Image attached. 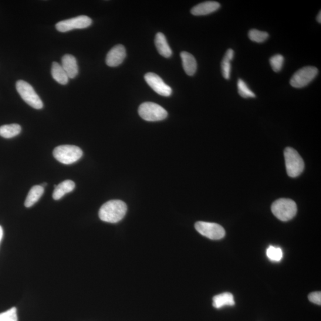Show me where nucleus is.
<instances>
[{"label":"nucleus","instance_id":"obj_1","mask_svg":"<svg viewBox=\"0 0 321 321\" xmlns=\"http://www.w3.org/2000/svg\"><path fill=\"white\" fill-rule=\"evenodd\" d=\"M127 205L120 200L108 201L101 207L99 217L101 220L110 223L119 222L126 215Z\"/></svg>","mask_w":321,"mask_h":321},{"label":"nucleus","instance_id":"obj_2","mask_svg":"<svg viewBox=\"0 0 321 321\" xmlns=\"http://www.w3.org/2000/svg\"><path fill=\"white\" fill-rule=\"evenodd\" d=\"M271 211L276 217L282 221H288L295 217L297 205L292 199L281 198L273 203Z\"/></svg>","mask_w":321,"mask_h":321},{"label":"nucleus","instance_id":"obj_3","mask_svg":"<svg viewBox=\"0 0 321 321\" xmlns=\"http://www.w3.org/2000/svg\"><path fill=\"white\" fill-rule=\"evenodd\" d=\"M53 155L60 163L69 165L80 160L82 157L83 152L75 145H60L54 150Z\"/></svg>","mask_w":321,"mask_h":321},{"label":"nucleus","instance_id":"obj_4","mask_svg":"<svg viewBox=\"0 0 321 321\" xmlns=\"http://www.w3.org/2000/svg\"><path fill=\"white\" fill-rule=\"evenodd\" d=\"M285 158L287 174L291 177H298L305 168L303 159L292 148H287L285 151Z\"/></svg>","mask_w":321,"mask_h":321},{"label":"nucleus","instance_id":"obj_5","mask_svg":"<svg viewBox=\"0 0 321 321\" xmlns=\"http://www.w3.org/2000/svg\"><path fill=\"white\" fill-rule=\"evenodd\" d=\"M16 87L20 97L29 106L36 110L42 109L43 104L42 100L29 83L19 80L16 82Z\"/></svg>","mask_w":321,"mask_h":321},{"label":"nucleus","instance_id":"obj_6","mask_svg":"<svg viewBox=\"0 0 321 321\" xmlns=\"http://www.w3.org/2000/svg\"><path fill=\"white\" fill-rule=\"evenodd\" d=\"M138 113L142 119L148 121L163 120L168 116L167 111L163 107L151 102L142 104L139 107Z\"/></svg>","mask_w":321,"mask_h":321},{"label":"nucleus","instance_id":"obj_7","mask_svg":"<svg viewBox=\"0 0 321 321\" xmlns=\"http://www.w3.org/2000/svg\"><path fill=\"white\" fill-rule=\"evenodd\" d=\"M318 74V69L313 66H306L293 74L290 83L295 88H302L312 82Z\"/></svg>","mask_w":321,"mask_h":321},{"label":"nucleus","instance_id":"obj_8","mask_svg":"<svg viewBox=\"0 0 321 321\" xmlns=\"http://www.w3.org/2000/svg\"><path fill=\"white\" fill-rule=\"evenodd\" d=\"M93 20L87 16H79L72 19L62 20L57 23L56 28L60 32H67L73 29L88 28Z\"/></svg>","mask_w":321,"mask_h":321},{"label":"nucleus","instance_id":"obj_9","mask_svg":"<svg viewBox=\"0 0 321 321\" xmlns=\"http://www.w3.org/2000/svg\"><path fill=\"white\" fill-rule=\"evenodd\" d=\"M195 227L201 235L211 240L221 239L225 235L224 228L217 223L198 221Z\"/></svg>","mask_w":321,"mask_h":321},{"label":"nucleus","instance_id":"obj_10","mask_svg":"<svg viewBox=\"0 0 321 321\" xmlns=\"http://www.w3.org/2000/svg\"><path fill=\"white\" fill-rule=\"evenodd\" d=\"M145 80L148 85L160 96L163 97L171 96L172 94L171 87L167 85L157 74L148 73L145 75Z\"/></svg>","mask_w":321,"mask_h":321},{"label":"nucleus","instance_id":"obj_11","mask_svg":"<svg viewBox=\"0 0 321 321\" xmlns=\"http://www.w3.org/2000/svg\"><path fill=\"white\" fill-rule=\"evenodd\" d=\"M126 51L123 45H117L111 49L106 57V64L110 67H117L123 62Z\"/></svg>","mask_w":321,"mask_h":321},{"label":"nucleus","instance_id":"obj_12","mask_svg":"<svg viewBox=\"0 0 321 321\" xmlns=\"http://www.w3.org/2000/svg\"><path fill=\"white\" fill-rule=\"evenodd\" d=\"M220 7V4L217 2H205L194 7L191 12L194 16L207 15L217 11Z\"/></svg>","mask_w":321,"mask_h":321},{"label":"nucleus","instance_id":"obj_13","mask_svg":"<svg viewBox=\"0 0 321 321\" xmlns=\"http://www.w3.org/2000/svg\"><path fill=\"white\" fill-rule=\"evenodd\" d=\"M62 66L69 79H74L79 73L77 60L73 56L66 55L62 57Z\"/></svg>","mask_w":321,"mask_h":321},{"label":"nucleus","instance_id":"obj_14","mask_svg":"<svg viewBox=\"0 0 321 321\" xmlns=\"http://www.w3.org/2000/svg\"><path fill=\"white\" fill-rule=\"evenodd\" d=\"M183 67L186 73L189 76L194 75L197 70V62L191 53L183 52L180 54Z\"/></svg>","mask_w":321,"mask_h":321},{"label":"nucleus","instance_id":"obj_15","mask_svg":"<svg viewBox=\"0 0 321 321\" xmlns=\"http://www.w3.org/2000/svg\"><path fill=\"white\" fill-rule=\"evenodd\" d=\"M155 44L159 54L165 58L172 55V51L169 46L166 38L163 33L158 32L155 36Z\"/></svg>","mask_w":321,"mask_h":321},{"label":"nucleus","instance_id":"obj_16","mask_svg":"<svg viewBox=\"0 0 321 321\" xmlns=\"http://www.w3.org/2000/svg\"><path fill=\"white\" fill-rule=\"evenodd\" d=\"M75 188V184L72 180H67L57 185L53 192V198L55 200H59L63 196L72 192Z\"/></svg>","mask_w":321,"mask_h":321},{"label":"nucleus","instance_id":"obj_17","mask_svg":"<svg viewBox=\"0 0 321 321\" xmlns=\"http://www.w3.org/2000/svg\"><path fill=\"white\" fill-rule=\"evenodd\" d=\"M235 304L234 296L231 293H223L213 297V306L217 309L225 306H234Z\"/></svg>","mask_w":321,"mask_h":321},{"label":"nucleus","instance_id":"obj_18","mask_svg":"<svg viewBox=\"0 0 321 321\" xmlns=\"http://www.w3.org/2000/svg\"><path fill=\"white\" fill-rule=\"evenodd\" d=\"M235 52L232 49L227 50L221 62L222 76L226 80L231 79L232 72V61L234 59Z\"/></svg>","mask_w":321,"mask_h":321},{"label":"nucleus","instance_id":"obj_19","mask_svg":"<svg viewBox=\"0 0 321 321\" xmlns=\"http://www.w3.org/2000/svg\"><path fill=\"white\" fill-rule=\"evenodd\" d=\"M43 192H44V188H42L40 185L34 186V187L30 189L25 202V207L26 208L32 207L35 203L39 201V199L42 197Z\"/></svg>","mask_w":321,"mask_h":321},{"label":"nucleus","instance_id":"obj_20","mask_svg":"<svg viewBox=\"0 0 321 321\" xmlns=\"http://www.w3.org/2000/svg\"><path fill=\"white\" fill-rule=\"evenodd\" d=\"M52 74L53 79L61 84H67L69 82V77L62 65L58 63L53 62L52 67Z\"/></svg>","mask_w":321,"mask_h":321},{"label":"nucleus","instance_id":"obj_21","mask_svg":"<svg viewBox=\"0 0 321 321\" xmlns=\"http://www.w3.org/2000/svg\"><path fill=\"white\" fill-rule=\"evenodd\" d=\"M22 127L18 124L3 125L0 127V136L10 139L18 136L21 132Z\"/></svg>","mask_w":321,"mask_h":321},{"label":"nucleus","instance_id":"obj_22","mask_svg":"<svg viewBox=\"0 0 321 321\" xmlns=\"http://www.w3.org/2000/svg\"><path fill=\"white\" fill-rule=\"evenodd\" d=\"M238 93L244 99H254L256 95L249 88L247 83L242 79H239L238 81Z\"/></svg>","mask_w":321,"mask_h":321},{"label":"nucleus","instance_id":"obj_23","mask_svg":"<svg viewBox=\"0 0 321 321\" xmlns=\"http://www.w3.org/2000/svg\"><path fill=\"white\" fill-rule=\"evenodd\" d=\"M248 36L252 41L262 43L268 39L269 34L266 32L253 29L249 30Z\"/></svg>","mask_w":321,"mask_h":321},{"label":"nucleus","instance_id":"obj_24","mask_svg":"<svg viewBox=\"0 0 321 321\" xmlns=\"http://www.w3.org/2000/svg\"><path fill=\"white\" fill-rule=\"evenodd\" d=\"M269 63L273 72L278 73L282 70L285 63V57L281 55H276L269 59Z\"/></svg>","mask_w":321,"mask_h":321},{"label":"nucleus","instance_id":"obj_25","mask_svg":"<svg viewBox=\"0 0 321 321\" xmlns=\"http://www.w3.org/2000/svg\"><path fill=\"white\" fill-rule=\"evenodd\" d=\"M266 256L271 260V261L275 262H279L281 261L283 258V251L281 248H276L273 246H270L266 249Z\"/></svg>","mask_w":321,"mask_h":321},{"label":"nucleus","instance_id":"obj_26","mask_svg":"<svg viewBox=\"0 0 321 321\" xmlns=\"http://www.w3.org/2000/svg\"><path fill=\"white\" fill-rule=\"evenodd\" d=\"M16 307H12L5 312L0 313V321H18Z\"/></svg>","mask_w":321,"mask_h":321},{"label":"nucleus","instance_id":"obj_27","mask_svg":"<svg viewBox=\"0 0 321 321\" xmlns=\"http://www.w3.org/2000/svg\"><path fill=\"white\" fill-rule=\"evenodd\" d=\"M308 299L310 302L316 304L317 305H321V293L320 292H316L310 293L308 296Z\"/></svg>","mask_w":321,"mask_h":321},{"label":"nucleus","instance_id":"obj_28","mask_svg":"<svg viewBox=\"0 0 321 321\" xmlns=\"http://www.w3.org/2000/svg\"><path fill=\"white\" fill-rule=\"evenodd\" d=\"M3 237V229L1 225H0V243L2 242V240Z\"/></svg>","mask_w":321,"mask_h":321},{"label":"nucleus","instance_id":"obj_29","mask_svg":"<svg viewBox=\"0 0 321 321\" xmlns=\"http://www.w3.org/2000/svg\"><path fill=\"white\" fill-rule=\"evenodd\" d=\"M317 22L320 23H321V12L320 11L316 17Z\"/></svg>","mask_w":321,"mask_h":321},{"label":"nucleus","instance_id":"obj_30","mask_svg":"<svg viewBox=\"0 0 321 321\" xmlns=\"http://www.w3.org/2000/svg\"><path fill=\"white\" fill-rule=\"evenodd\" d=\"M47 183H43L41 185V187L43 188H44L45 187H47Z\"/></svg>","mask_w":321,"mask_h":321}]
</instances>
